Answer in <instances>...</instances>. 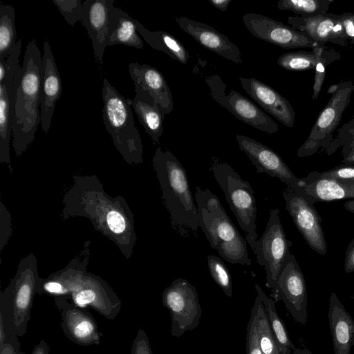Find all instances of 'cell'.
<instances>
[{
	"instance_id": "1",
	"label": "cell",
	"mask_w": 354,
	"mask_h": 354,
	"mask_svg": "<svg viewBox=\"0 0 354 354\" xmlns=\"http://www.w3.org/2000/svg\"><path fill=\"white\" fill-rule=\"evenodd\" d=\"M42 56L35 40L26 46L22 66L15 72L10 95L12 146L17 156L34 141L41 123V71Z\"/></svg>"
},
{
	"instance_id": "2",
	"label": "cell",
	"mask_w": 354,
	"mask_h": 354,
	"mask_svg": "<svg viewBox=\"0 0 354 354\" xmlns=\"http://www.w3.org/2000/svg\"><path fill=\"white\" fill-rule=\"evenodd\" d=\"M153 166L173 229L183 237L197 236L198 212L185 168L171 151L160 147L153 157Z\"/></svg>"
},
{
	"instance_id": "3",
	"label": "cell",
	"mask_w": 354,
	"mask_h": 354,
	"mask_svg": "<svg viewBox=\"0 0 354 354\" xmlns=\"http://www.w3.org/2000/svg\"><path fill=\"white\" fill-rule=\"evenodd\" d=\"M194 198L199 227L210 246L232 264L251 266L247 241L228 216L218 198L207 189L196 187Z\"/></svg>"
},
{
	"instance_id": "4",
	"label": "cell",
	"mask_w": 354,
	"mask_h": 354,
	"mask_svg": "<svg viewBox=\"0 0 354 354\" xmlns=\"http://www.w3.org/2000/svg\"><path fill=\"white\" fill-rule=\"evenodd\" d=\"M102 94L104 124L114 145L127 162H142V145L134 123L131 100L124 98L106 78L103 80Z\"/></svg>"
},
{
	"instance_id": "5",
	"label": "cell",
	"mask_w": 354,
	"mask_h": 354,
	"mask_svg": "<svg viewBox=\"0 0 354 354\" xmlns=\"http://www.w3.org/2000/svg\"><path fill=\"white\" fill-rule=\"evenodd\" d=\"M38 281L35 267L20 268L1 293L0 317L7 333L6 343H10L19 351L18 337L27 333Z\"/></svg>"
},
{
	"instance_id": "6",
	"label": "cell",
	"mask_w": 354,
	"mask_h": 354,
	"mask_svg": "<svg viewBox=\"0 0 354 354\" xmlns=\"http://www.w3.org/2000/svg\"><path fill=\"white\" fill-rule=\"evenodd\" d=\"M213 176L222 189L238 224L245 232V240L254 251L257 241V204L254 190L227 163L213 158Z\"/></svg>"
},
{
	"instance_id": "7",
	"label": "cell",
	"mask_w": 354,
	"mask_h": 354,
	"mask_svg": "<svg viewBox=\"0 0 354 354\" xmlns=\"http://www.w3.org/2000/svg\"><path fill=\"white\" fill-rule=\"evenodd\" d=\"M291 245L292 242L287 239L282 227L279 209H271L266 230L257 240L253 252L257 263L265 268L266 285L273 293L285 263L291 254Z\"/></svg>"
},
{
	"instance_id": "8",
	"label": "cell",
	"mask_w": 354,
	"mask_h": 354,
	"mask_svg": "<svg viewBox=\"0 0 354 354\" xmlns=\"http://www.w3.org/2000/svg\"><path fill=\"white\" fill-rule=\"evenodd\" d=\"M67 287L73 302L80 307L88 306L109 320H113L122 309V301L100 279L81 274H64L57 277Z\"/></svg>"
},
{
	"instance_id": "9",
	"label": "cell",
	"mask_w": 354,
	"mask_h": 354,
	"mask_svg": "<svg viewBox=\"0 0 354 354\" xmlns=\"http://www.w3.org/2000/svg\"><path fill=\"white\" fill-rule=\"evenodd\" d=\"M353 90L354 84L351 80L341 82L339 88L332 95L317 117L307 139L297 150L298 157H308L320 149L325 151L328 149L333 141V133L349 104Z\"/></svg>"
},
{
	"instance_id": "10",
	"label": "cell",
	"mask_w": 354,
	"mask_h": 354,
	"mask_svg": "<svg viewBox=\"0 0 354 354\" xmlns=\"http://www.w3.org/2000/svg\"><path fill=\"white\" fill-rule=\"evenodd\" d=\"M162 304L171 315V334L180 337L198 327L202 316L196 288L187 280L178 278L162 294Z\"/></svg>"
},
{
	"instance_id": "11",
	"label": "cell",
	"mask_w": 354,
	"mask_h": 354,
	"mask_svg": "<svg viewBox=\"0 0 354 354\" xmlns=\"http://www.w3.org/2000/svg\"><path fill=\"white\" fill-rule=\"evenodd\" d=\"M286 209L308 246L320 255L328 248L322 226V218L314 206L315 202L299 187H288L283 191Z\"/></svg>"
},
{
	"instance_id": "12",
	"label": "cell",
	"mask_w": 354,
	"mask_h": 354,
	"mask_svg": "<svg viewBox=\"0 0 354 354\" xmlns=\"http://www.w3.org/2000/svg\"><path fill=\"white\" fill-rule=\"evenodd\" d=\"M205 82L213 100L235 118L268 133H274L278 131V124L250 100L234 90L226 94L225 85L219 76H207Z\"/></svg>"
},
{
	"instance_id": "13",
	"label": "cell",
	"mask_w": 354,
	"mask_h": 354,
	"mask_svg": "<svg viewBox=\"0 0 354 354\" xmlns=\"http://www.w3.org/2000/svg\"><path fill=\"white\" fill-rule=\"evenodd\" d=\"M243 21L252 35L284 49H313L321 44L291 26L260 14L246 13L243 16Z\"/></svg>"
},
{
	"instance_id": "14",
	"label": "cell",
	"mask_w": 354,
	"mask_h": 354,
	"mask_svg": "<svg viewBox=\"0 0 354 354\" xmlns=\"http://www.w3.org/2000/svg\"><path fill=\"white\" fill-rule=\"evenodd\" d=\"M274 295L283 301L295 322L302 325L306 323L308 297L305 277L292 254L285 263Z\"/></svg>"
},
{
	"instance_id": "15",
	"label": "cell",
	"mask_w": 354,
	"mask_h": 354,
	"mask_svg": "<svg viewBox=\"0 0 354 354\" xmlns=\"http://www.w3.org/2000/svg\"><path fill=\"white\" fill-rule=\"evenodd\" d=\"M61 317V327L66 337L80 346L99 345L104 335L93 316L86 310L70 302L65 296L55 297Z\"/></svg>"
},
{
	"instance_id": "16",
	"label": "cell",
	"mask_w": 354,
	"mask_h": 354,
	"mask_svg": "<svg viewBox=\"0 0 354 354\" xmlns=\"http://www.w3.org/2000/svg\"><path fill=\"white\" fill-rule=\"evenodd\" d=\"M239 148L247 156L257 169V173H265L277 178L288 187H302V178H298L280 156L265 145L249 137L236 134Z\"/></svg>"
},
{
	"instance_id": "17",
	"label": "cell",
	"mask_w": 354,
	"mask_h": 354,
	"mask_svg": "<svg viewBox=\"0 0 354 354\" xmlns=\"http://www.w3.org/2000/svg\"><path fill=\"white\" fill-rule=\"evenodd\" d=\"M129 72L135 85V92L151 100L166 114L174 109L173 96L162 74L148 64L131 62Z\"/></svg>"
},
{
	"instance_id": "18",
	"label": "cell",
	"mask_w": 354,
	"mask_h": 354,
	"mask_svg": "<svg viewBox=\"0 0 354 354\" xmlns=\"http://www.w3.org/2000/svg\"><path fill=\"white\" fill-rule=\"evenodd\" d=\"M287 21L290 26L315 41L324 44L330 42L343 46L348 44L341 15L326 13L308 18L290 16Z\"/></svg>"
},
{
	"instance_id": "19",
	"label": "cell",
	"mask_w": 354,
	"mask_h": 354,
	"mask_svg": "<svg viewBox=\"0 0 354 354\" xmlns=\"http://www.w3.org/2000/svg\"><path fill=\"white\" fill-rule=\"evenodd\" d=\"M239 80L243 90L257 104L287 127H293L295 111L286 98L256 78L239 77Z\"/></svg>"
},
{
	"instance_id": "20",
	"label": "cell",
	"mask_w": 354,
	"mask_h": 354,
	"mask_svg": "<svg viewBox=\"0 0 354 354\" xmlns=\"http://www.w3.org/2000/svg\"><path fill=\"white\" fill-rule=\"evenodd\" d=\"M62 92V83L49 42L44 43L41 71V124L48 133L51 124L55 104Z\"/></svg>"
},
{
	"instance_id": "21",
	"label": "cell",
	"mask_w": 354,
	"mask_h": 354,
	"mask_svg": "<svg viewBox=\"0 0 354 354\" xmlns=\"http://www.w3.org/2000/svg\"><path fill=\"white\" fill-rule=\"evenodd\" d=\"M114 0H86L82 24L92 41L95 62L102 65L107 45L110 13Z\"/></svg>"
},
{
	"instance_id": "22",
	"label": "cell",
	"mask_w": 354,
	"mask_h": 354,
	"mask_svg": "<svg viewBox=\"0 0 354 354\" xmlns=\"http://www.w3.org/2000/svg\"><path fill=\"white\" fill-rule=\"evenodd\" d=\"M176 20L181 29L205 48L229 61L236 64L242 62L238 46L215 28L186 17H178Z\"/></svg>"
},
{
	"instance_id": "23",
	"label": "cell",
	"mask_w": 354,
	"mask_h": 354,
	"mask_svg": "<svg viewBox=\"0 0 354 354\" xmlns=\"http://www.w3.org/2000/svg\"><path fill=\"white\" fill-rule=\"evenodd\" d=\"M328 322L335 354H351L354 347V320L334 292L330 294Z\"/></svg>"
},
{
	"instance_id": "24",
	"label": "cell",
	"mask_w": 354,
	"mask_h": 354,
	"mask_svg": "<svg viewBox=\"0 0 354 354\" xmlns=\"http://www.w3.org/2000/svg\"><path fill=\"white\" fill-rule=\"evenodd\" d=\"M17 69L7 71L3 82H0V162L7 164L10 170V142L12 131L10 95Z\"/></svg>"
},
{
	"instance_id": "25",
	"label": "cell",
	"mask_w": 354,
	"mask_h": 354,
	"mask_svg": "<svg viewBox=\"0 0 354 354\" xmlns=\"http://www.w3.org/2000/svg\"><path fill=\"white\" fill-rule=\"evenodd\" d=\"M122 44L142 49L144 43L139 35L136 19L120 8L113 6L109 20L107 45Z\"/></svg>"
},
{
	"instance_id": "26",
	"label": "cell",
	"mask_w": 354,
	"mask_h": 354,
	"mask_svg": "<svg viewBox=\"0 0 354 354\" xmlns=\"http://www.w3.org/2000/svg\"><path fill=\"white\" fill-rule=\"evenodd\" d=\"M136 24L138 33L152 48L165 53L182 64L187 62L190 55L176 37L166 31H150L137 20Z\"/></svg>"
},
{
	"instance_id": "27",
	"label": "cell",
	"mask_w": 354,
	"mask_h": 354,
	"mask_svg": "<svg viewBox=\"0 0 354 354\" xmlns=\"http://www.w3.org/2000/svg\"><path fill=\"white\" fill-rule=\"evenodd\" d=\"M131 104L146 133L154 143H158L164 130L165 114L153 103L136 94Z\"/></svg>"
},
{
	"instance_id": "28",
	"label": "cell",
	"mask_w": 354,
	"mask_h": 354,
	"mask_svg": "<svg viewBox=\"0 0 354 354\" xmlns=\"http://www.w3.org/2000/svg\"><path fill=\"white\" fill-rule=\"evenodd\" d=\"M254 287L263 302L268 322L281 352L283 354H291L295 347L283 320L277 312L274 300L268 297L258 284H255Z\"/></svg>"
},
{
	"instance_id": "29",
	"label": "cell",
	"mask_w": 354,
	"mask_h": 354,
	"mask_svg": "<svg viewBox=\"0 0 354 354\" xmlns=\"http://www.w3.org/2000/svg\"><path fill=\"white\" fill-rule=\"evenodd\" d=\"M15 11L12 6L0 4V62L4 61L13 50L17 41Z\"/></svg>"
},
{
	"instance_id": "30",
	"label": "cell",
	"mask_w": 354,
	"mask_h": 354,
	"mask_svg": "<svg viewBox=\"0 0 354 354\" xmlns=\"http://www.w3.org/2000/svg\"><path fill=\"white\" fill-rule=\"evenodd\" d=\"M253 306L256 309L258 334L263 354H283L277 344L259 295L256 297Z\"/></svg>"
},
{
	"instance_id": "31",
	"label": "cell",
	"mask_w": 354,
	"mask_h": 354,
	"mask_svg": "<svg viewBox=\"0 0 354 354\" xmlns=\"http://www.w3.org/2000/svg\"><path fill=\"white\" fill-rule=\"evenodd\" d=\"M333 2L334 0H280L277 8L308 18L327 13Z\"/></svg>"
},
{
	"instance_id": "32",
	"label": "cell",
	"mask_w": 354,
	"mask_h": 354,
	"mask_svg": "<svg viewBox=\"0 0 354 354\" xmlns=\"http://www.w3.org/2000/svg\"><path fill=\"white\" fill-rule=\"evenodd\" d=\"M316 56L313 51H296L284 53L277 59L281 68L290 71H302L315 69Z\"/></svg>"
},
{
	"instance_id": "33",
	"label": "cell",
	"mask_w": 354,
	"mask_h": 354,
	"mask_svg": "<svg viewBox=\"0 0 354 354\" xmlns=\"http://www.w3.org/2000/svg\"><path fill=\"white\" fill-rule=\"evenodd\" d=\"M207 266L209 274L215 283L228 297L232 296V283L230 272L221 258L208 255Z\"/></svg>"
},
{
	"instance_id": "34",
	"label": "cell",
	"mask_w": 354,
	"mask_h": 354,
	"mask_svg": "<svg viewBox=\"0 0 354 354\" xmlns=\"http://www.w3.org/2000/svg\"><path fill=\"white\" fill-rule=\"evenodd\" d=\"M53 2L72 27L76 22H82L84 8L81 0H53Z\"/></svg>"
},
{
	"instance_id": "35",
	"label": "cell",
	"mask_w": 354,
	"mask_h": 354,
	"mask_svg": "<svg viewBox=\"0 0 354 354\" xmlns=\"http://www.w3.org/2000/svg\"><path fill=\"white\" fill-rule=\"evenodd\" d=\"M316 56V66H315V81L313 84V94L312 99L317 100L320 93L322 85L324 82L326 76V65L328 62L326 52V47L324 44H320L317 47L313 49Z\"/></svg>"
},
{
	"instance_id": "36",
	"label": "cell",
	"mask_w": 354,
	"mask_h": 354,
	"mask_svg": "<svg viewBox=\"0 0 354 354\" xmlns=\"http://www.w3.org/2000/svg\"><path fill=\"white\" fill-rule=\"evenodd\" d=\"M246 354H263L258 334L256 309L254 306L251 309L246 328Z\"/></svg>"
},
{
	"instance_id": "37",
	"label": "cell",
	"mask_w": 354,
	"mask_h": 354,
	"mask_svg": "<svg viewBox=\"0 0 354 354\" xmlns=\"http://www.w3.org/2000/svg\"><path fill=\"white\" fill-rule=\"evenodd\" d=\"M321 178H329L338 181L354 183V165L342 164L329 170L318 172Z\"/></svg>"
},
{
	"instance_id": "38",
	"label": "cell",
	"mask_w": 354,
	"mask_h": 354,
	"mask_svg": "<svg viewBox=\"0 0 354 354\" xmlns=\"http://www.w3.org/2000/svg\"><path fill=\"white\" fill-rule=\"evenodd\" d=\"M341 146L343 147V157L354 149V129L351 130L333 140L330 146L326 150V153L328 155H331Z\"/></svg>"
},
{
	"instance_id": "39",
	"label": "cell",
	"mask_w": 354,
	"mask_h": 354,
	"mask_svg": "<svg viewBox=\"0 0 354 354\" xmlns=\"http://www.w3.org/2000/svg\"><path fill=\"white\" fill-rule=\"evenodd\" d=\"M22 39H19L17 44L7 59L0 62V82H3L6 72L10 69H17L19 64V57L21 50Z\"/></svg>"
},
{
	"instance_id": "40",
	"label": "cell",
	"mask_w": 354,
	"mask_h": 354,
	"mask_svg": "<svg viewBox=\"0 0 354 354\" xmlns=\"http://www.w3.org/2000/svg\"><path fill=\"white\" fill-rule=\"evenodd\" d=\"M131 354H152L149 338L142 328L138 330L132 342Z\"/></svg>"
},
{
	"instance_id": "41",
	"label": "cell",
	"mask_w": 354,
	"mask_h": 354,
	"mask_svg": "<svg viewBox=\"0 0 354 354\" xmlns=\"http://www.w3.org/2000/svg\"><path fill=\"white\" fill-rule=\"evenodd\" d=\"M106 221L109 229L115 234H120L126 228L124 217L116 210H113L108 213Z\"/></svg>"
},
{
	"instance_id": "42",
	"label": "cell",
	"mask_w": 354,
	"mask_h": 354,
	"mask_svg": "<svg viewBox=\"0 0 354 354\" xmlns=\"http://www.w3.org/2000/svg\"><path fill=\"white\" fill-rule=\"evenodd\" d=\"M341 19L348 41L354 46V14L343 13Z\"/></svg>"
},
{
	"instance_id": "43",
	"label": "cell",
	"mask_w": 354,
	"mask_h": 354,
	"mask_svg": "<svg viewBox=\"0 0 354 354\" xmlns=\"http://www.w3.org/2000/svg\"><path fill=\"white\" fill-rule=\"evenodd\" d=\"M344 270L347 274L354 272V239L349 243L345 252Z\"/></svg>"
},
{
	"instance_id": "44",
	"label": "cell",
	"mask_w": 354,
	"mask_h": 354,
	"mask_svg": "<svg viewBox=\"0 0 354 354\" xmlns=\"http://www.w3.org/2000/svg\"><path fill=\"white\" fill-rule=\"evenodd\" d=\"M30 354H50V347L48 344L42 339L34 347Z\"/></svg>"
},
{
	"instance_id": "45",
	"label": "cell",
	"mask_w": 354,
	"mask_h": 354,
	"mask_svg": "<svg viewBox=\"0 0 354 354\" xmlns=\"http://www.w3.org/2000/svg\"><path fill=\"white\" fill-rule=\"evenodd\" d=\"M231 1L232 0H209V2L214 8L225 12L227 10Z\"/></svg>"
},
{
	"instance_id": "46",
	"label": "cell",
	"mask_w": 354,
	"mask_h": 354,
	"mask_svg": "<svg viewBox=\"0 0 354 354\" xmlns=\"http://www.w3.org/2000/svg\"><path fill=\"white\" fill-rule=\"evenodd\" d=\"M0 354H21V351H17L10 343H5L0 346Z\"/></svg>"
},
{
	"instance_id": "47",
	"label": "cell",
	"mask_w": 354,
	"mask_h": 354,
	"mask_svg": "<svg viewBox=\"0 0 354 354\" xmlns=\"http://www.w3.org/2000/svg\"><path fill=\"white\" fill-rule=\"evenodd\" d=\"M340 182L344 189L346 198H354V183L351 182H345V181H339Z\"/></svg>"
},
{
	"instance_id": "48",
	"label": "cell",
	"mask_w": 354,
	"mask_h": 354,
	"mask_svg": "<svg viewBox=\"0 0 354 354\" xmlns=\"http://www.w3.org/2000/svg\"><path fill=\"white\" fill-rule=\"evenodd\" d=\"M7 341V333L2 318L0 317V346L3 345Z\"/></svg>"
},
{
	"instance_id": "49",
	"label": "cell",
	"mask_w": 354,
	"mask_h": 354,
	"mask_svg": "<svg viewBox=\"0 0 354 354\" xmlns=\"http://www.w3.org/2000/svg\"><path fill=\"white\" fill-rule=\"evenodd\" d=\"M342 163L346 165H354V149L343 157Z\"/></svg>"
},
{
	"instance_id": "50",
	"label": "cell",
	"mask_w": 354,
	"mask_h": 354,
	"mask_svg": "<svg viewBox=\"0 0 354 354\" xmlns=\"http://www.w3.org/2000/svg\"><path fill=\"white\" fill-rule=\"evenodd\" d=\"M344 208L352 213H354V198L348 200L344 203Z\"/></svg>"
},
{
	"instance_id": "51",
	"label": "cell",
	"mask_w": 354,
	"mask_h": 354,
	"mask_svg": "<svg viewBox=\"0 0 354 354\" xmlns=\"http://www.w3.org/2000/svg\"><path fill=\"white\" fill-rule=\"evenodd\" d=\"M341 86V83L332 84L328 89V94H333L338 91Z\"/></svg>"
},
{
	"instance_id": "52",
	"label": "cell",
	"mask_w": 354,
	"mask_h": 354,
	"mask_svg": "<svg viewBox=\"0 0 354 354\" xmlns=\"http://www.w3.org/2000/svg\"><path fill=\"white\" fill-rule=\"evenodd\" d=\"M293 354H313L308 348H295Z\"/></svg>"
},
{
	"instance_id": "53",
	"label": "cell",
	"mask_w": 354,
	"mask_h": 354,
	"mask_svg": "<svg viewBox=\"0 0 354 354\" xmlns=\"http://www.w3.org/2000/svg\"><path fill=\"white\" fill-rule=\"evenodd\" d=\"M21 354H26V353H21Z\"/></svg>"
}]
</instances>
